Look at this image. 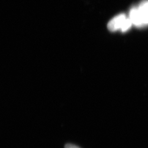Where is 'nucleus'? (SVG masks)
<instances>
[{
  "label": "nucleus",
  "instance_id": "f257e3e1",
  "mask_svg": "<svg viewBox=\"0 0 148 148\" xmlns=\"http://www.w3.org/2000/svg\"><path fill=\"white\" fill-rule=\"evenodd\" d=\"M130 19L137 27L148 25V1H144L138 7H134L130 12Z\"/></svg>",
  "mask_w": 148,
  "mask_h": 148
},
{
  "label": "nucleus",
  "instance_id": "f03ea898",
  "mask_svg": "<svg viewBox=\"0 0 148 148\" xmlns=\"http://www.w3.org/2000/svg\"><path fill=\"white\" fill-rule=\"evenodd\" d=\"M132 24L130 18H127L125 14H121L115 16L109 22L108 28L111 32L120 29L122 32H124L130 29Z\"/></svg>",
  "mask_w": 148,
  "mask_h": 148
},
{
  "label": "nucleus",
  "instance_id": "7ed1b4c3",
  "mask_svg": "<svg viewBox=\"0 0 148 148\" xmlns=\"http://www.w3.org/2000/svg\"><path fill=\"white\" fill-rule=\"evenodd\" d=\"M64 148H79V147L76 146V145H75L73 144H67L65 145V147Z\"/></svg>",
  "mask_w": 148,
  "mask_h": 148
}]
</instances>
